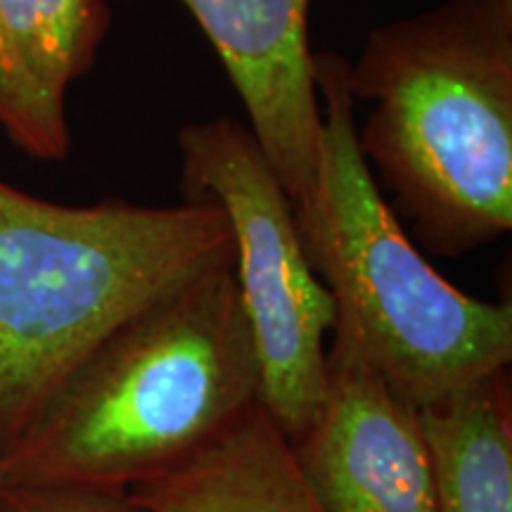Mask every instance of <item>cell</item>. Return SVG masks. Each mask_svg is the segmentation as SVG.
<instances>
[{"instance_id": "obj_11", "label": "cell", "mask_w": 512, "mask_h": 512, "mask_svg": "<svg viewBox=\"0 0 512 512\" xmlns=\"http://www.w3.org/2000/svg\"><path fill=\"white\" fill-rule=\"evenodd\" d=\"M0 128L19 150L36 159L69 155V124L55 121L38 107L0 46Z\"/></svg>"}, {"instance_id": "obj_12", "label": "cell", "mask_w": 512, "mask_h": 512, "mask_svg": "<svg viewBox=\"0 0 512 512\" xmlns=\"http://www.w3.org/2000/svg\"><path fill=\"white\" fill-rule=\"evenodd\" d=\"M0 512H155L128 489L81 484L0 486Z\"/></svg>"}, {"instance_id": "obj_6", "label": "cell", "mask_w": 512, "mask_h": 512, "mask_svg": "<svg viewBox=\"0 0 512 512\" xmlns=\"http://www.w3.org/2000/svg\"><path fill=\"white\" fill-rule=\"evenodd\" d=\"M290 448L328 512H437L420 408L349 339L330 335L318 411Z\"/></svg>"}, {"instance_id": "obj_10", "label": "cell", "mask_w": 512, "mask_h": 512, "mask_svg": "<svg viewBox=\"0 0 512 512\" xmlns=\"http://www.w3.org/2000/svg\"><path fill=\"white\" fill-rule=\"evenodd\" d=\"M105 0H0V46L31 98L67 124V91L110 31Z\"/></svg>"}, {"instance_id": "obj_8", "label": "cell", "mask_w": 512, "mask_h": 512, "mask_svg": "<svg viewBox=\"0 0 512 512\" xmlns=\"http://www.w3.org/2000/svg\"><path fill=\"white\" fill-rule=\"evenodd\" d=\"M128 491L155 512H328L261 403L190 460Z\"/></svg>"}, {"instance_id": "obj_7", "label": "cell", "mask_w": 512, "mask_h": 512, "mask_svg": "<svg viewBox=\"0 0 512 512\" xmlns=\"http://www.w3.org/2000/svg\"><path fill=\"white\" fill-rule=\"evenodd\" d=\"M219 53L249 131L292 207L309 195L323 107L309 46L311 0H183Z\"/></svg>"}, {"instance_id": "obj_5", "label": "cell", "mask_w": 512, "mask_h": 512, "mask_svg": "<svg viewBox=\"0 0 512 512\" xmlns=\"http://www.w3.org/2000/svg\"><path fill=\"white\" fill-rule=\"evenodd\" d=\"M185 200H209L235 235V278L261 363V406L294 444L325 384L335 304L320 283L294 207L252 131L219 117L178 133Z\"/></svg>"}, {"instance_id": "obj_1", "label": "cell", "mask_w": 512, "mask_h": 512, "mask_svg": "<svg viewBox=\"0 0 512 512\" xmlns=\"http://www.w3.org/2000/svg\"><path fill=\"white\" fill-rule=\"evenodd\" d=\"M261 403L235 264L209 268L112 332L0 456V486L133 489Z\"/></svg>"}, {"instance_id": "obj_9", "label": "cell", "mask_w": 512, "mask_h": 512, "mask_svg": "<svg viewBox=\"0 0 512 512\" xmlns=\"http://www.w3.org/2000/svg\"><path fill=\"white\" fill-rule=\"evenodd\" d=\"M437 512H512V387L498 370L420 408Z\"/></svg>"}, {"instance_id": "obj_4", "label": "cell", "mask_w": 512, "mask_h": 512, "mask_svg": "<svg viewBox=\"0 0 512 512\" xmlns=\"http://www.w3.org/2000/svg\"><path fill=\"white\" fill-rule=\"evenodd\" d=\"M347 57L313 53L323 107L316 178L294 207L306 259L335 304V328L403 399L422 408L512 361V306L470 297L434 271L356 143Z\"/></svg>"}, {"instance_id": "obj_2", "label": "cell", "mask_w": 512, "mask_h": 512, "mask_svg": "<svg viewBox=\"0 0 512 512\" xmlns=\"http://www.w3.org/2000/svg\"><path fill=\"white\" fill-rule=\"evenodd\" d=\"M373 110L356 143L427 252L463 256L512 228V0H444L380 24L347 62Z\"/></svg>"}, {"instance_id": "obj_3", "label": "cell", "mask_w": 512, "mask_h": 512, "mask_svg": "<svg viewBox=\"0 0 512 512\" xmlns=\"http://www.w3.org/2000/svg\"><path fill=\"white\" fill-rule=\"evenodd\" d=\"M226 264L235 235L209 200L67 207L0 181V456L128 318Z\"/></svg>"}]
</instances>
